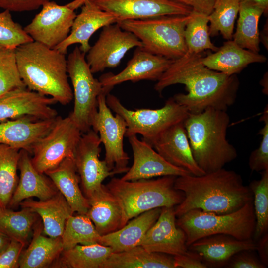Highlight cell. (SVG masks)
I'll return each instance as SVG.
<instances>
[{"label":"cell","mask_w":268,"mask_h":268,"mask_svg":"<svg viewBox=\"0 0 268 268\" xmlns=\"http://www.w3.org/2000/svg\"><path fill=\"white\" fill-rule=\"evenodd\" d=\"M201 53L187 52L173 60L168 68L155 84L161 93L176 84L185 85L187 94L178 93L173 97L190 113H199L211 108L226 111L235 102L239 87L236 74L228 75L206 67Z\"/></svg>","instance_id":"6da1fadb"},{"label":"cell","mask_w":268,"mask_h":268,"mask_svg":"<svg viewBox=\"0 0 268 268\" xmlns=\"http://www.w3.org/2000/svg\"><path fill=\"white\" fill-rule=\"evenodd\" d=\"M174 188L184 195L182 201L174 207L176 217L193 209L230 213L253 201L252 192L241 176L224 168L200 176H177Z\"/></svg>","instance_id":"7a4b0ae2"},{"label":"cell","mask_w":268,"mask_h":268,"mask_svg":"<svg viewBox=\"0 0 268 268\" xmlns=\"http://www.w3.org/2000/svg\"><path fill=\"white\" fill-rule=\"evenodd\" d=\"M65 55L34 41L17 47V67L25 86L50 96L62 105L69 104L73 95L68 80Z\"/></svg>","instance_id":"3957f363"},{"label":"cell","mask_w":268,"mask_h":268,"mask_svg":"<svg viewBox=\"0 0 268 268\" xmlns=\"http://www.w3.org/2000/svg\"><path fill=\"white\" fill-rule=\"evenodd\" d=\"M230 117L226 111L209 108L189 113L184 121L193 156L205 173L223 168L237 152L227 139Z\"/></svg>","instance_id":"277c9868"},{"label":"cell","mask_w":268,"mask_h":268,"mask_svg":"<svg viewBox=\"0 0 268 268\" xmlns=\"http://www.w3.org/2000/svg\"><path fill=\"white\" fill-rule=\"evenodd\" d=\"M176 176L156 179L125 181L113 178L106 185L123 211V227L131 219L156 208L175 207L183 200V193L174 188Z\"/></svg>","instance_id":"5b68a950"},{"label":"cell","mask_w":268,"mask_h":268,"mask_svg":"<svg viewBox=\"0 0 268 268\" xmlns=\"http://www.w3.org/2000/svg\"><path fill=\"white\" fill-rule=\"evenodd\" d=\"M193 16L192 12L188 15L160 16L117 23L123 30L135 35L146 51L174 60L187 52L184 32Z\"/></svg>","instance_id":"8992f818"},{"label":"cell","mask_w":268,"mask_h":268,"mask_svg":"<svg viewBox=\"0 0 268 268\" xmlns=\"http://www.w3.org/2000/svg\"><path fill=\"white\" fill-rule=\"evenodd\" d=\"M176 223L184 232L188 247L201 238L215 234L228 235L240 240L251 239L256 224L253 201L227 214L193 209L177 217Z\"/></svg>","instance_id":"52a82bcc"},{"label":"cell","mask_w":268,"mask_h":268,"mask_svg":"<svg viewBox=\"0 0 268 268\" xmlns=\"http://www.w3.org/2000/svg\"><path fill=\"white\" fill-rule=\"evenodd\" d=\"M106 101L110 109L125 121V136L140 134L142 140L151 146L160 134L171 126L183 122L189 113L173 98H169L162 107L156 109H128L110 93L106 95Z\"/></svg>","instance_id":"ba28073f"},{"label":"cell","mask_w":268,"mask_h":268,"mask_svg":"<svg viewBox=\"0 0 268 268\" xmlns=\"http://www.w3.org/2000/svg\"><path fill=\"white\" fill-rule=\"evenodd\" d=\"M86 54L76 46L67 59V71L73 88L74 107L69 116L82 134L91 129L98 110V97L104 91L93 76Z\"/></svg>","instance_id":"9c48e42d"},{"label":"cell","mask_w":268,"mask_h":268,"mask_svg":"<svg viewBox=\"0 0 268 268\" xmlns=\"http://www.w3.org/2000/svg\"><path fill=\"white\" fill-rule=\"evenodd\" d=\"M82 133L68 115L59 116L50 131L35 145L31 162L41 174L57 167L65 159H74Z\"/></svg>","instance_id":"30bf717a"},{"label":"cell","mask_w":268,"mask_h":268,"mask_svg":"<svg viewBox=\"0 0 268 268\" xmlns=\"http://www.w3.org/2000/svg\"><path fill=\"white\" fill-rule=\"evenodd\" d=\"M110 93L105 89L98 97V110L91 124V129L99 136L105 148L104 160L115 174L125 173L129 170V157L124 149L123 140L127 130L124 119L114 116L108 106L106 97Z\"/></svg>","instance_id":"8fae6325"},{"label":"cell","mask_w":268,"mask_h":268,"mask_svg":"<svg viewBox=\"0 0 268 268\" xmlns=\"http://www.w3.org/2000/svg\"><path fill=\"white\" fill-rule=\"evenodd\" d=\"M101 144L98 134L91 129L82 134L74 153L81 189L88 200L102 190L106 178L115 175L105 161L99 159Z\"/></svg>","instance_id":"7c38bea8"},{"label":"cell","mask_w":268,"mask_h":268,"mask_svg":"<svg viewBox=\"0 0 268 268\" xmlns=\"http://www.w3.org/2000/svg\"><path fill=\"white\" fill-rule=\"evenodd\" d=\"M74 10L69 3L60 5L49 1L24 30L34 41L54 49L69 35L76 16Z\"/></svg>","instance_id":"4fadbf2b"},{"label":"cell","mask_w":268,"mask_h":268,"mask_svg":"<svg viewBox=\"0 0 268 268\" xmlns=\"http://www.w3.org/2000/svg\"><path fill=\"white\" fill-rule=\"evenodd\" d=\"M141 47L140 41L117 23L102 28L98 40L87 53L86 61L93 74L114 68L131 49Z\"/></svg>","instance_id":"5bb4252c"},{"label":"cell","mask_w":268,"mask_h":268,"mask_svg":"<svg viewBox=\"0 0 268 268\" xmlns=\"http://www.w3.org/2000/svg\"><path fill=\"white\" fill-rule=\"evenodd\" d=\"M89 0L114 16L117 22L164 15H188L192 12L191 7L171 0Z\"/></svg>","instance_id":"9a60e30c"},{"label":"cell","mask_w":268,"mask_h":268,"mask_svg":"<svg viewBox=\"0 0 268 268\" xmlns=\"http://www.w3.org/2000/svg\"><path fill=\"white\" fill-rule=\"evenodd\" d=\"M56 103L48 97L26 87L11 90L0 98V123L24 117L45 120L58 116L51 107Z\"/></svg>","instance_id":"2e32d148"},{"label":"cell","mask_w":268,"mask_h":268,"mask_svg":"<svg viewBox=\"0 0 268 268\" xmlns=\"http://www.w3.org/2000/svg\"><path fill=\"white\" fill-rule=\"evenodd\" d=\"M173 60L151 53L141 47H136L125 68L117 74L102 75L99 80L104 89L111 91L120 83L140 80L158 81Z\"/></svg>","instance_id":"e0dca14e"},{"label":"cell","mask_w":268,"mask_h":268,"mask_svg":"<svg viewBox=\"0 0 268 268\" xmlns=\"http://www.w3.org/2000/svg\"><path fill=\"white\" fill-rule=\"evenodd\" d=\"M174 207H163L138 245L151 252L176 256L188 251L184 232L176 223Z\"/></svg>","instance_id":"ac0fdd59"},{"label":"cell","mask_w":268,"mask_h":268,"mask_svg":"<svg viewBox=\"0 0 268 268\" xmlns=\"http://www.w3.org/2000/svg\"><path fill=\"white\" fill-rule=\"evenodd\" d=\"M132 149L133 163L121 178L125 181L149 179L164 176L191 175L188 171L166 161L153 147L134 135L128 137Z\"/></svg>","instance_id":"d6986e66"},{"label":"cell","mask_w":268,"mask_h":268,"mask_svg":"<svg viewBox=\"0 0 268 268\" xmlns=\"http://www.w3.org/2000/svg\"><path fill=\"white\" fill-rule=\"evenodd\" d=\"M152 146L168 163L191 175L205 174L194 159L184 122L164 131L154 141Z\"/></svg>","instance_id":"ffe728a7"},{"label":"cell","mask_w":268,"mask_h":268,"mask_svg":"<svg viewBox=\"0 0 268 268\" xmlns=\"http://www.w3.org/2000/svg\"><path fill=\"white\" fill-rule=\"evenodd\" d=\"M59 116L37 120L24 117L0 123V144L24 150L30 154L37 142L54 126Z\"/></svg>","instance_id":"44dd1931"},{"label":"cell","mask_w":268,"mask_h":268,"mask_svg":"<svg viewBox=\"0 0 268 268\" xmlns=\"http://www.w3.org/2000/svg\"><path fill=\"white\" fill-rule=\"evenodd\" d=\"M81 7L69 35L54 48L65 55L70 46L77 43L80 45V50L86 54L91 48L89 40L92 35L100 28L117 22L114 16L100 9L89 0H85Z\"/></svg>","instance_id":"7402d4cb"},{"label":"cell","mask_w":268,"mask_h":268,"mask_svg":"<svg viewBox=\"0 0 268 268\" xmlns=\"http://www.w3.org/2000/svg\"><path fill=\"white\" fill-rule=\"evenodd\" d=\"M256 244L253 239L238 240L226 234H215L201 238L188 247L206 266L226 265L236 253L245 250L255 251Z\"/></svg>","instance_id":"603a6c76"},{"label":"cell","mask_w":268,"mask_h":268,"mask_svg":"<svg viewBox=\"0 0 268 268\" xmlns=\"http://www.w3.org/2000/svg\"><path fill=\"white\" fill-rule=\"evenodd\" d=\"M30 153L20 150L18 162L20 178L7 208L17 206L24 200L35 197L40 201L49 199L58 191L51 179L33 166Z\"/></svg>","instance_id":"cb8c5ba5"},{"label":"cell","mask_w":268,"mask_h":268,"mask_svg":"<svg viewBox=\"0 0 268 268\" xmlns=\"http://www.w3.org/2000/svg\"><path fill=\"white\" fill-rule=\"evenodd\" d=\"M19 205L40 216L43 223V233L51 237L62 236L67 220L74 213L59 191L46 200L36 201L30 198L23 201Z\"/></svg>","instance_id":"d4e9b609"},{"label":"cell","mask_w":268,"mask_h":268,"mask_svg":"<svg viewBox=\"0 0 268 268\" xmlns=\"http://www.w3.org/2000/svg\"><path fill=\"white\" fill-rule=\"evenodd\" d=\"M266 61L264 55L242 48L232 40L225 42L214 53L202 58L206 67L228 75L239 73L250 64Z\"/></svg>","instance_id":"484cf974"},{"label":"cell","mask_w":268,"mask_h":268,"mask_svg":"<svg viewBox=\"0 0 268 268\" xmlns=\"http://www.w3.org/2000/svg\"><path fill=\"white\" fill-rule=\"evenodd\" d=\"M161 208L143 212L120 229L101 236L99 244L110 247L112 253L120 252L138 246L147 231L155 223Z\"/></svg>","instance_id":"4316f807"},{"label":"cell","mask_w":268,"mask_h":268,"mask_svg":"<svg viewBox=\"0 0 268 268\" xmlns=\"http://www.w3.org/2000/svg\"><path fill=\"white\" fill-rule=\"evenodd\" d=\"M45 174L62 194L74 213H87L90 205L80 187V179L73 158L65 159L57 167Z\"/></svg>","instance_id":"83f0119b"},{"label":"cell","mask_w":268,"mask_h":268,"mask_svg":"<svg viewBox=\"0 0 268 268\" xmlns=\"http://www.w3.org/2000/svg\"><path fill=\"white\" fill-rule=\"evenodd\" d=\"M90 207L86 215L101 235L115 231L123 227V211L116 198L106 185L88 200Z\"/></svg>","instance_id":"f1b7e54d"},{"label":"cell","mask_w":268,"mask_h":268,"mask_svg":"<svg viewBox=\"0 0 268 268\" xmlns=\"http://www.w3.org/2000/svg\"><path fill=\"white\" fill-rule=\"evenodd\" d=\"M100 268H175L173 256L151 252L138 245L111 253Z\"/></svg>","instance_id":"f546056e"},{"label":"cell","mask_w":268,"mask_h":268,"mask_svg":"<svg viewBox=\"0 0 268 268\" xmlns=\"http://www.w3.org/2000/svg\"><path fill=\"white\" fill-rule=\"evenodd\" d=\"M42 232L40 225L36 226L30 245L22 252L19 268L50 267L63 251L61 237H47Z\"/></svg>","instance_id":"4dcf8cb0"},{"label":"cell","mask_w":268,"mask_h":268,"mask_svg":"<svg viewBox=\"0 0 268 268\" xmlns=\"http://www.w3.org/2000/svg\"><path fill=\"white\" fill-rule=\"evenodd\" d=\"M111 253L110 247L99 243L78 244L63 250L50 268H100Z\"/></svg>","instance_id":"1f68e13d"},{"label":"cell","mask_w":268,"mask_h":268,"mask_svg":"<svg viewBox=\"0 0 268 268\" xmlns=\"http://www.w3.org/2000/svg\"><path fill=\"white\" fill-rule=\"evenodd\" d=\"M263 10L252 2L240 0L239 18L233 41L242 48L258 53L260 36L258 24Z\"/></svg>","instance_id":"d6a6232c"},{"label":"cell","mask_w":268,"mask_h":268,"mask_svg":"<svg viewBox=\"0 0 268 268\" xmlns=\"http://www.w3.org/2000/svg\"><path fill=\"white\" fill-rule=\"evenodd\" d=\"M20 150L0 144V206L7 208L17 186Z\"/></svg>","instance_id":"836d02e7"},{"label":"cell","mask_w":268,"mask_h":268,"mask_svg":"<svg viewBox=\"0 0 268 268\" xmlns=\"http://www.w3.org/2000/svg\"><path fill=\"white\" fill-rule=\"evenodd\" d=\"M70 216L66 221L61 236L63 250L80 245L99 243L101 235L86 214Z\"/></svg>","instance_id":"e575fe53"},{"label":"cell","mask_w":268,"mask_h":268,"mask_svg":"<svg viewBox=\"0 0 268 268\" xmlns=\"http://www.w3.org/2000/svg\"><path fill=\"white\" fill-rule=\"evenodd\" d=\"M38 214L28 208L14 211L0 208V231L11 239L26 244Z\"/></svg>","instance_id":"d590c367"},{"label":"cell","mask_w":268,"mask_h":268,"mask_svg":"<svg viewBox=\"0 0 268 268\" xmlns=\"http://www.w3.org/2000/svg\"><path fill=\"white\" fill-rule=\"evenodd\" d=\"M240 1V0H215L212 11L207 16L210 23V36H214L220 33L224 39L232 40Z\"/></svg>","instance_id":"8d00e7d4"},{"label":"cell","mask_w":268,"mask_h":268,"mask_svg":"<svg viewBox=\"0 0 268 268\" xmlns=\"http://www.w3.org/2000/svg\"><path fill=\"white\" fill-rule=\"evenodd\" d=\"M249 187L253 194L256 219L253 239L257 241L268 229V170L261 172L260 179L251 182Z\"/></svg>","instance_id":"74e56055"},{"label":"cell","mask_w":268,"mask_h":268,"mask_svg":"<svg viewBox=\"0 0 268 268\" xmlns=\"http://www.w3.org/2000/svg\"><path fill=\"white\" fill-rule=\"evenodd\" d=\"M193 12V16L187 24L184 32L187 51L195 54L201 53L206 50L216 51L218 48L210 39L207 16Z\"/></svg>","instance_id":"f35d334b"},{"label":"cell","mask_w":268,"mask_h":268,"mask_svg":"<svg viewBox=\"0 0 268 268\" xmlns=\"http://www.w3.org/2000/svg\"><path fill=\"white\" fill-rule=\"evenodd\" d=\"M24 87L17 67L15 49L0 46V98L11 90Z\"/></svg>","instance_id":"ab89813d"},{"label":"cell","mask_w":268,"mask_h":268,"mask_svg":"<svg viewBox=\"0 0 268 268\" xmlns=\"http://www.w3.org/2000/svg\"><path fill=\"white\" fill-rule=\"evenodd\" d=\"M24 28L12 19L10 11L0 12V46L15 49L21 45L33 41Z\"/></svg>","instance_id":"60d3db41"},{"label":"cell","mask_w":268,"mask_h":268,"mask_svg":"<svg viewBox=\"0 0 268 268\" xmlns=\"http://www.w3.org/2000/svg\"><path fill=\"white\" fill-rule=\"evenodd\" d=\"M260 120L264 122V126L258 134L262 139L258 148L253 150L250 155L249 167L252 171L262 172L268 170V107L264 109Z\"/></svg>","instance_id":"b9f144b4"},{"label":"cell","mask_w":268,"mask_h":268,"mask_svg":"<svg viewBox=\"0 0 268 268\" xmlns=\"http://www.w3.org/2000/svg\"><path fill=\"white\" fill-rule=\"evenodd\" d=\"M25 245L11 239L8 246L0 253V268H19L20 257Z\"/></svg>","instance_id":"7bdbcfd3"},{"label":"cell","mask_w":268,"mask_h":268,"mask_svg":"<svg viewBox=\"0 0 268 268\" xmlns=\"http://www.w3.org/2000/svg\"><path fill=\"white\" fill-rule=\"evenodd\" d=\"M245 250L235 254L227 264L230 268H266L267 266L251 252Z\"/></svg>","instance_id":"ee69618b"},{"label":"cell","mask_w":268,"mask_h":268,"mask_svg":"<svg viewBox=\"0 0 268 268\" xmlns=\"http://www.w3.org/2000/svg\"><path fill=\"white\" fill-rule=\"evenodd\" d=\"M50 0H0V8L10 12L35 10Z\"/></svg>","instance_id":"f6af8a7d"},{"label":"cell","mask_w":268,"mask_h":268,"mask_svg":"<svg viewBox=\"0 0 268 268\" xmlns=\"http://www.w3.org/2000/svg\"><path fill=\"white\" fill-rule=\"evenodd\" d=\"M175 268H206L207 266L195 253L188 250L182 255L174 256Z\"/></svg>","instance_id":"bcb514c9"},{"label":"cell","mask_w":268,"mask_h":268,"mask_svg":"<svg viewBox=\"0 0 268 268\" xmlns=\"http://www.w3.org/2000/svg\"><path fill=\"white\" fill-rule=\"evenodd\" d=\"M192 8L195 13L209 15L213 10L215 0H171Z\"/></svg>","instance_id":"7dc6e473"},{"label":"cell","mask_w":268,"mask_h":268,"mask_svg":"<svg viewBox=\"0 0 268 268\" xmlns=\"http://www.w3.org/2000/svg\"><path fill=\"white\" fill-rule=\"evenodd\" d=\"M256 243L259 259L267 267L268 265V235L267 232L260 237Z\"/></svg>","instance_id":"c3c4849f"},{"label":"cell","mask_w":268,"mask_h":268,"mask_svg":"<svg viewBox=\"0 0 268 268\" xmlns=\"http://www.w3.org/2000/svg\"><path fill=\"white\" fill-rule=\"evenodd\" d=\"M253 2L259 7L261 8L263 11L264 13L266 15H268V0H245Z\"/></svg>","instance_id":"681fc988"},{"label":"cell","mask_w":268,"mask_h":268,"mask_svg":"<svg viewBox=\"0 0 268 268\" xmlns=\"http://www.w3.org/2000/svg\"><path fill=\"white\" fill-rule=\"evenodd\" d=\"M11 239L0 231V253L8 246Z\"/></svg>","instance_id":"f907efd6"},{"label":"cell","mask_w":268,"mask_h":268,"mask_svg":"<svg viewBox=\"0 0 268 268\" xmlns=\"http://www.w3.org/2000/svg\"><path fill=\"white\" fill-rule=\"evenodd\" d=\"M265 48L268 49V21L266 23L263 30L261 34V38Z\"/></svg>","instance_id":"816d5d0a"},{"label":"cell","mask_w":268,"mask_h":268,"mask_svg":"<svg viewBox=\"0 0 268 268\" xmlns=\"http://www.w3.org/2000/svg\"><path fill=\"white\" fill-rule=\"evenodd\" d=\"M261 85L264 87L263 92L268 95V74H265L261 81Z\"/></svg>","instance_id":"f5cc1de1"},{"label":"cell","mask_w":268,"mask_h":268,"mask_svg":"<svg viewBox=\"0 0 268 268\" xmlns=\"http://www.w3.org/2000/svg\"><path fill=\"white\" fill-rule=\"evenodd\" d=\"M0 208H1V206H0Z\"/></svg>","instance_id":"db71d44e"}]
</instances>
